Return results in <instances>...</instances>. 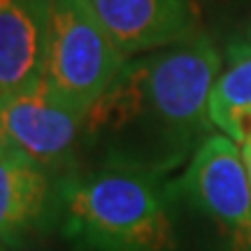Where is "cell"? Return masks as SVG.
Returning <instances> with one entry per match:
<instances>
[{
    "label": "cell",
    "mask_w": 251,
    "mask_h": 251,
    "mask_svg": "<svg viewBox=\"0 0 251 251\" xmlns=\"http://www.w3.org/2000/svg\"><path fill=\"white\" fill-rule=\"evenodd\" d=\"M224 56L200 33L158 51L130 56L86 112L81 147L102 163L165 175L191 161L214 130L209 93Z\"/></svg>",
    "instance_id": "6da1fadb"
},
{
    "label": "cell",
    "mask_w": 251,
    "mask_h": 251,
    "mask_svg": "<svg viewBox=\"0 0 251 251\" xmlns=\"http://www.w3.org/2000/svg\"><path fill=\"white\" fill-rule=\"evenodd\" d=\"M240 151H242V161L244 168H247V175H249V184H251V121L244 130L242 140H240Z\"/></svg>",
    "instance_id": "30bf717a"
},
{
    "label": "cell",
    "mask_w": 251,
    "mask_h": 251,
    "mask_svg": "<svg viewBox=\"0 0 251 251\" xmlns=\"http://www.w3.org/2000/svg\"><path fill=\"white\" fill-rule=\"evenodd\" d=\"M63 233L96 251H172L175 228L163 175L102 163L58 181Z\"/></svg>",
    "instance_id": "7a4b0ae2"
},
{
    "label": "cell",
    "mask_w": 251,
    "mask_h": 251,
    "mask_svg": "<svg viewBox=\"0 0 251 251\" xmlns=\"http://www.w3.org/2000/svg\"><path fill=\"white\" fill-rule=\"evenodd\" d=\"M51 0H0V98L42 79Z\"/></svg>",
    "instance_id": "52a82bcc"
},
{
    "label": "cell",
    "mask_w": 251,
    "mask_h": 251,
    "mask_svg": "<svg viewBox=\"0 0 251 251\" xmlns=\"http://www.w3.org/2000/svg\"><path fill=\"white\" fill-rule=\"evenodd\" d=\"M128 58L198 37L196 0H86Z\"/></svg>",
    "instance_id": "8992f818"
},
{
    "label": "cell",
    "mask_w": 251,
    "mask_h": 251,
    "mask_svg": "<svg viewBox=\"0 0 251 251\" xmlns=\"http://www.w3.org/2000/svg\"><path fill=\"white\" fill-rule=\"evenodd\" d=\"M51 202V175L12 144L0 147V249L35 230Z\"/></svg>",
    "instance_id": "ba28073f"
},
{
    "label": "cell",
    "mask_w": 251,
    "mask_h": 251,
    "mask_svg": "<svg viewBox=\"0 0 251 251\" xmlns=\"http://www.w3.org/2000/svg\"><path fill=\"white\" fill-rule=\"evenodd\" d=\"M209 119L216 133L240 144L251 121V45L237 40L228 47L224 68L209 93Z\"/></svg>",
    "instance_id": "9c48e42d"
},
{
    "label": "cell",
    "mask_w": 251,
    "mask_h": 251,
    "mask_svg": "<svg viewBox=\"0 0 251 251\" xmlns=\"http://www.w3.org/2000/svg\"><path fill=\"white\" fill-rule=\"evenodd\" d=\"M128 56L86 0H51L42 79L89 112L114 84Z\"/></svg>",
    "instance_id": "3957f363"
},
{
    "label": "cell",
    "mask_w": 251,
    "mask_h": 251,
    "mask_svg": "<svg viewBox=\"0 0 251 251\" xmlns=\"http://www.w3.org/2000/svg\"><path fill=\"white\" fill-rule=\"evenodd\" d=\"M242 42H249V45H251V17H249V24H247V30H244Z\"/></svg>",
    "instance_id": "7c38bea8"
},
{
    "label": "cell",
    "mask_w": 251,
    "mask_h": 251,
    "mask_svg": "<svg viewBox=\"0 0 251 251\" xmlns=\"http://www.w3.org/2000/svg\"><path fill=\"white\" fill-rule=\"evenodd\" d=\"M196 2H198V0H196Z\"/></svg>",
    "instance_id": "4fadbf2b"
},
{
    "label": "cell",
    "mask_w": 251,
    "mask_h": 251,
    "mask_svg": "<svg viewBox=\"0 0 251 251\" xmlns=\"http://www.w3.org/2000/svg\"><path fill=\"white\" fill-rule=\"evenodd\" d=\"M84 121L86 112L56 93L45 79L2 98V128L7 144L24 151L49 175L72 172Z\"/></svg>",
    "instance_id": "5b68a950"
},
{
    "label": "cell",
    "mask_w": 251,
    "mask_h": 251,
    "mask_svg": "<svg viewBox=\"0 0 251 251\" xmlns=\"http://www.w3.org/2000/svg\"><path fill=\"white\" fill-rule=\"evenodd\" d=\"M2 144H7V140H5V128H2V98H0V147Z\"/></svg>",
    "instance_id": "8fae6325"
},
{
    "label": "cell",
    "mask_w": 251,
    "mask_h": 251,
    "mask_svg": "<svg viewBox=\"0 0 251 251\" xmlns=\"http://www.w3.org/2000/svg\"><path fill=\"white\" fill-rule=\"evenodd\" d=\"M0 251H2V249H0Z\"/></svg>",
    "instance_id": "5bb4252c"
},
{
    "label": "cell",
    "mask_w": 251,
    "mask_h": 251,
    "mask_svg": "<svg viewBox=\"0 0 251 251\" xmlns=\"http://www.w3.org/2000/svg\"><path fill=\"white\" fill-rule=\"evenodd\" d=\"M181 186L233 251H251V184L240 144L212 133L186 163Z\"/></svg>",
    "instance_id": "277c9868"
}]
</instances>
